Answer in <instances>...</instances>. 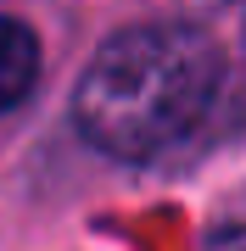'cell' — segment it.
Masks as SVG:
<instances>
[{"mask_svg":"<svg viewBox=\"0 0 246 251\" xmlns=\"http://www.w3.org/2000/svg\"><path fill=\"white\" fill-rule=\"evenodd\" d=\"M39 84V39L23 17H0V112H11Z\"/></svg>","mask_w":246,"mask_h":251,"instance_id":"cell-2","label":"cell"},{"mask_svg":"<svg viewBox=\"0 0 246 251\" xmlns=\"http://www.w3.org/2000/svg\"><path fill=\"white\" fill-rule=\"evenodd\" d=\"M207 251H246V229H219L207 240Z\"/></svg>","mask_w":246,"mask_h":251,"instance_id":"cell-3","label":"cell"},{"mask_svg":"<svg viewBox=\"0 0 246 251\" xmlns=\"http://www.w3.org/2000/svg\"><path fill=\"white\" fill-rule=\"evenodd\" d=\"M224 78V56L191 23L123 28L90 56L73 117L95 151L118 162H151L173 151L207 117Z\"/></svg>","mask_w":246,"mask_h":251,"instance_id":"cell-1","label":"cell"}]
</instances>
